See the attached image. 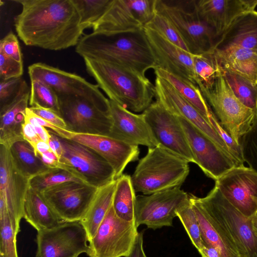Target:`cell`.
I'll return each mask as SVG.
<instances>
[{
	"instance_id": "6da1fadb",
	"label": "cell",
	"mask_w": 257,
	"mask_h": 257,
	"mask_svg": "<svg viewBox=\"0 0 257 257\" xmlns=\"http://www.w3.org/2000/svg\"><path fill=\"white\" fill-rule=\"evenodd\" d=\"M22 6L14 19L21 41L29 46L59 51L78 43L84 30L73 0H14Z\"/></svg>"
},
{
	"instance_id": "7a4b0ae2",
	"label": "cell",
	"mask_w": 257,
	"mask_h": 257,
	"mask_svg": "<svg viewBox=\"0 0 257 257\" xmlns=\"http://www.w3.org/2000/svg\"><path fill=\"white\" fill-rule=\"evenodd\" d=\"M80 56L130 68L143 75L156 69V61L144 28L110 35L92 32L76 46Z\"/></svg>"
},
{
	"instance_id": "3957f363",
	"label": "cell",
	"mask_w": 257,
	"mask_h": 257,
	"mask_svg": "<svg viewBox=\"0 0 257 257\" xmlns=\"http://www.w3.org/2000/svg\"><path fill=\"white\" fill-rule=\"evenodd\" d=\"M83 59L88 73L109 100L135 112H144L153 103L155 85L145 75L107 62Z\"/></svg>"
},
{
	"instance_id": "277c9868",
	"label": "cell",
	"mask_w": 257,
	"mask_h": 257,
	"mask_svg": "<svg viewBox=\"0 0 257 257\" xmlns=\"http://www.w3.org/2000/svg\"><path fill=\"white\" fill-rule=\"evenodd\" d=\"M188 163L159 145L149 148L131 176L135 192L148 195L180 187L189 173Z\"/></svg>"
},
{
	"instance_id": "5b68a950",
	"label": "cell",
	"mask_w": 257,
	"mask_h": 257,
	"mask_svg": "<svg viewBox=\"0 0 257 257\" xmlns=\"http://www.w3.org/2000/svg\"><path fill=\"white\" fill-rule=\"evenodd\" d=\"M192 195L208 217L234 243L241 257H257V237L251 217L236 209L215 186L204 197Z\"/></svg>"
},
{
	"instance_id": "8992f818",
	"label": "cell",
	"mask_w": 257,
	"mask_h": 257,
	"mask_svg": "<svg viewBox=\"0 0 257 257\" xmlns=\"http://www.w3.org/2000/svg\"><path fill=\"white\" fill-rule=\"evenodd\" d=\"M59 115L66 129L78 134L109 136L112 125L109 99L95 96L57 94Z\"/></svg>"
},
{
	"instance_id": "52a82bcc",
	"label": "cell",
	"mask_w": 257,
	"mask_h": 257,
	"mask_svg": "<svg viewBox=\"0 0 257 257\" xmlns=\"http://www.w3.org/2000/svg\"><path fill=\"white\" fill-rule=\"evenodd\" d=\"M202 94L222 127L240 145L241 138L250 128L257 113L237 98L221 73L213 87Z\"/></svg>"
},
{
	"instance_id": "ba28073f",
	"label": "cell",
	"mask_w": 257,
	"mask_h": 257,
	"mask_svg": "<svg viewBox=\"0 0 257 257\" xmlns=\"http://www.w3.org/2000/svg\"><path fill=\"white\" fill-rule=\"evenodd\" d=\"M59 138L62 147L59 168L97 188L116 180L112 167L94 151L74 141Z\"/></svg>"
},
{
	"instance_id": "9c48e42d",
	"label": "cell",
	"mask_w": 257,
	"mask_h": 257,
	"mask_svg": "<svg viewBox=\"0 0 257 257\" xmlns=\"http://www.w3.org/2000/svg\"><path fill=\"white\" fill-rule=\"evenodd\" d=\"M135 221L118 217L112 205L94 236L88 241V257H128L139 234Z\"/></svg>"
},
{
	"instance_id": "30bf717a",
	"label": "cell",
	"mask_w": 257,
	"mask_h": 257,
	"mask_svg": "<svg viewBox=\"0 0 257 257\" xmlns=\"http://www.w3.org/2000/svg\"><path fill=\"white\" fill-rule=\"evenodd\" d=\"M156 13L168 18L178 31L189 51L194 55L214 52L218 38L213 29L203 22L194 10L181 5L156 0Z\"/></svg>"
},
{
	"instance_id": "8fae6325",
	"label": "cell",
	"mask_w": 257,
	"mask_h": 257,
	"mask_svg": "<svg viewBox=\"0 0 257 257\" xmlns=\"http://www.w3.org/2000/svg\"><path fill=\"white\" fill-rule=\"evenodd\" d=\"M98 189L83 182L68 181L40 194L61 221L75 222L86 214Z\"/></svg>"
},
{
	"instance_id": "7c38bea8",
	"label": "cell",
	"mask_w": 257,
	"mask_h": 257,
	"mask_svg": "<svg viewBox=\"0 0 257 257\" xmlns=\"http://www.w3.org/2000/svg\"><path fill=\"white\" fill-rule=\"evenodd\" d=\"M189 200V195L180 187L136 196L135 221L138 227L145 225L156 230L172 226L176 211Z\"/></svg>"
},
{
	"instance_id": "4fadbf2b",
	"label": "cell",
	"mask_w": 257,
	"mask_h": 257,
	"mask_svg": "<svg viewBox=\"0 0 257 257\" xmlns=\"http://www.w3.org/2000/svg\"><path fill=\"white\" fill-rule=\"evenodd\" d=\"M87 232L80 221L63 222L37 231L36 257H78L89 249Z\"/></svg>"
},
{
	"instance_id": "5bb4252c",
	"label": "cell",
	"mask_w": 257,
	"mask_h": 257,
	"mask_svg": "<svg viewBox=\"0 0 257 257\" xmlns=\"http://www.w3.org/2000/svg\"><path fill=\"white\" fill-rule=\"evenodd\" d=\"M143 113L158 145L188 163H195L178 116L167 110L157 100Z\"/></svg>"
},
{
	"instance_id": "9a60e30c",
	"label": "cell",
	"mask_w": 257,
	"mask_h": 257,
	"mask_svg": "<svg viewBox=\"0 0 257 257\" xmlns=\"http://www.w3.org/2000/svg\"><path fill=\"white\" fill-rule=\"evenodd\" d=\"M178 117L195 164L207 177L216 181L233 168L240 167L232 157L205 134L183 118Z\"/></svg>"
},
{
	"instance_id": "2e32d148",
	"label": "cell",
	"mask_w": 257,
	"mask_h": 257,
	"mask_svg": "<svg viewBox=\"0 0 257 257\" xmlns=\"http://www.w3.org/2000/svg\"><path fill=\"white\" fill-rule=\"evenodd\" d=\"M223 197L247 217L257 210V173L249 167H234L215 181Z\"/></svg>"
},
{
	"instance_id": "e0dca14e",
	"label": "cell",
	"mask_w": 257,
	"mask_h": 257,
	"mask_svg": "<svg viewBox=\"0 0 257 257\" xmlns=\"http://www.w3.org/2000/svg\"><path fill=\"white\" fill-rule=\"evenodd\" d=\"M30 179L16 167L10 149L0 146V197L5 201L12 222L19 232L24 218L25 197L30 187Z\"/></svg>"
},
{
	"instance_id": "ac0fdd59",
	"label": "cell",
	"mask_w": 257,
	"mask_h": 257,
	"mask_svg": "<svg viewBox=\"0 0 257 257\" xmlns=\"http://www.w3.org/2000/svg\"><path fill=\"white\" fill-rule=\"evenodd\" d=\"M155 89L156 100L164 107L174 114L191 123L234 159L225 142L209 121L169 82L156 76Z\"/></svg>"
},
{
	"instance_id": "d6986e66",
	"label": "cell",
	"mask_w": 257,
	"mask_h": 257,
	"mask_svg": "<svg viewBox=\"0 0 257 257\" xmlns=\"http://www.w3.org/2000/svg\"><path fill=\"white\" fill-rule=\"evenodd\" d=\"M144 30L156 59V68L197 85L194 72V55L172 43L151 29L144 27Z\"/></svg>"
},
{
	"instance_id": "ffe728a7",
	"label": "cell",
	"mask_w": 257,
	"mask_h": 257,
	"mask_svg": "<svg viewBox=\"0 0 257 257\" xmlns=\"http://www.w3.org/2000/svg\"><path fill=\"white\" fill-rule=\"evenodd\" d=\"M30 80L41 81L59 94L95 96L103 94L97 84H93L81 76L42 62L28 68Z\"/></svg>"
},
{
	"instance_id": "44dd1931",
	"label": "cell",
	"mask_w": 257,
	"mask_h": 257,
	"mask_svg": "<svg viewBox=\"0 0 257 257\" xmlns=\"http://www.w3.org/2000/svg\"><path fill=\"white\" fill-rule=\"evenodd\" d=\"M109 102L112 125L109 137L133 146H158L143 113L135 114L114 101Z\"/></svg>"
},
{
	"instance_id": "7402d4cb",
	"label": "cell",
	"mask_w": 257,
	"mask_h": 257,
	"mask_svg": "<svg viewBox=\"0 0 257 257\" xmlns=\"http://www.w3.org/2000/svg\"><path fill=\"white\" fill-rule=\"evenodd\" d=\"M70 140L89 147L104 158L113 168L115 179L123 174L128 164L139 159L138 146L126 144L109 136L72 132Z\"/></svg>"
},
{
	"instance_id": "603a6c76",
	"label": "cell",
	"mask_w": 257,
	"mask_h": 257,
	"mask_svg": "<svg viewBox=\"0 0 257 257\" xmlns=\"http://www.w3.org/2000/svg\"><path fill=\"white\" fill-rule=\"evenodd\" d=\"M193 5L199 18L213 29L218 40L237 17L255 10L257 0H193Z\"/></svg>"
},
{
	"instance_id": "cb8c5ba5",
	"label": "cell",
	"mask_w": 257,
	"mask_h": 257,
	"mask_svg": "<svg viewBox=\"0 0 257 257\" xmlns=\"http://www.w3.org/2000/svg\"><path fill=\"white\" fill-rule=\"evenodd\" d=\"M239 48L257 51V11L244 13L234 19L219 37L214 51Z\"/></svg>"
},
{
	"instance_id": "d4e9b609",
	"label": "cell",
	"mask_w": 257,
	"mask_h": 257,
	"mask_svg": "<svg viewBox=\"0 0 257 257\" xmlns=\"http://www.w3.org/2000/svg\"><path fill=\"white\" fill-rule=\"evenodd\" d=\"M93 32L104 35L143 30L128 0H111L105 13L94 25Z\"/></svg>"
},
{
	"instance_id": "484cf974",
	"label": "cell",
	"mask_w": 257,
	"mask_h": 257,
	"mask_svg": "<svg viewBox=\"0 0 257 257\" xmlns=\"http://www.w3.org/2000/svg\"><path fill=\"white\" fill-rule=\"evenodd\" d=\"M189 198L198 218L204 245L215 248L221 257H241L234 243L208 217L192 194L189 195Z\"/></svg>"
},
{
	"instance_id": "4316f807",
	"label": "cell",
	"mask_w": 257,
	"mask_h": 257,
	"mask_svg": "<svg viewBox=\"0 0 257 257\" xmlns=\"http://www.w3.org/2000/svg\"><path fill=\"white\" fill-rule=\"evenodd\" d=\"M30 91L0 112V144L10 148L15 142L24 140L22 124L28 107Z\"/></svg>"
},
{
	"instance_id": "83f0119b",
	"label": "cell",
	"mask_w": 257,
	"mask_h": 257,
	"mask_svg": "<svg viewBox=\"0 0 257 257\" xmlns=\"http://www.w3.org/2000/svg\"><path fill=\"white\" fill-rule=\"evenodd\" d=\"M214 52L220 66L257 84V51L232 48Z\"/></svg>"
},
{
	"instance_id": "f1b7e54d",
	"label": "cell",
	"mask_w": 257,
	"mask_h": 257,
	"mask_svg": "<svg viewBox=\"0 0 257 257\" xmlns=\"http://www.w3.org/2000/svg\"><path fill=\"white\" fill-rule=\"evenodd\" d=\"M24 218L37 231L53 228L63 222L52 210L40 193L30 187L25 199Z\"/></svg>"
},
{
	"instance_id": "f546056e",
	"label": "cell",
	"mask_w": 257,
	"mask_h": 257,
	"mask_svg": "<svg viewBox=\"0 0 257 257\" xmlns=\"http://www.w3.org/2000/svg\"><path fill=\"white\" fill-rule=\"evenodd\" d=\"M116 185V179L99 188L88 211L80 221L87 232L88 241L94 236L112 205Z\"/></svg>"
},
{
	"instance_id": "4dcf8cb0",
	"label": "cell",
	"mask_w": 257,
	"mask_h": 257,
	"mask_svg": "<svg viewBox=\"0 0 257 257\" xmlns=\"http://www.w3.org/2000/svg\"><path fill=\"white\" fill-rule=\"evenodd\" d=\"M9 149L15 166L29 179L50 168L43 163L32 146L25 140L14 143Z\"/></svg>"
},
{
	"instance_id": "1f68e13d",
	"label": "cell",
	"mask_w": 257,
	"mask_h": 257,
	"mask_svg": "<svg viewBox=\"0 0 257 257\" xmlns=\"http://www.w3.org/2000/svg\"><path fill=\"white\" fill-rule=\"evenodd\" d=\"M154 70L156 76L169 82L208 121V117L213 111L197 85L163 69L156 68Z\"/></svg>"
},
{
	"instance_id": "d6a6232c",
	"label": "cell",
	"mask_w": 257,
	"mask_h": 257,
	"mask_svg": "<svg viewBox=\"0 0 257 257\" xmlns=\"http://www.w3.org/2000/svg\"><path fill=\"white\" fill-rule=\"evenodd\" d=\"M135 193L131 176L122 174L116 179L112 207L120 218L127 221L135 220Z\"/></svg>"
},
{
	"instance_id": "836d02e7",
	"label": "cell",
	"mask_w": 257,
	"mask_h": 257,
	"mask_svg": "<svg viewBox=\"0 0 257 257\" xmlns=\"http://www.w3.org/2000/svg\"><path fill=\"white\" fill-rule=\"evenodd\" d=\"M195 81L202 93L211 90L221 74L220 66L214 52L194 55Z\"/></svg>"
},
{
	"instance_id": "e575fe53",
	"label": "cell",
	"mask_w": 257,
	"mask_h": 257,
	"mask_svg": "<svg viewBox=\"0 0 257 257\" xmlns=\"http://www.w3.org/2000/svg\"><path fill=\"white\" fill-rule=\"evenodd\" d=\"M220 66L222 76L235 96L244 105L257 113V84Z\"/></svg>"
},
{
	"instance_id": "d590c367",
	"label": "cell",
	"mask_w": 257,
	"mask_h": 257,
	"mask_svg": "<svg viewBox=\"0 0 257 257\" xmlns=\"http://www.w3.org/2000/svg\"><path fill=\"white\" fill-rule=\"evenodd\" d=\"M18 233L12 222L6 203L0 197V257H19L17 247Z\"/></svg>"
},
{
	"instance_id": "8d00e7d4",
	"label": "cell",
	"mask_w": 257,
	"mask_h": 257,
	"mask_svg": "<svg viewBox=\"0 0 257 257\" xmlns=\"http://www.w3.org/2000/svg\"><path fill=\"white\" fill-rule=\"evenodd\" d=\"M30 107H40L52 110L59 114L58 96L49 86L39 80H30Z\"/></svg>"
},
{
	"instance_id": "74e56055",
	"label": "cell",
	"mask_w": 257,
	"mask_h": 257,
	"mask_svg": "<svg viewBox=\"0 0 257 257\" xmlns=\"http://www.w3.org/2000/svg\"><path fill=\"white\" fill-rule=\"evenodd\" d=\"M111 0H73L80 17V25L85 29L93 28L101 18Z\"/></svg>"
},
{
	"instance_id": "f35d334b",
	"label": "cell",
	"mask_w": 257,
	"mask_h": 257,
	"mask_svg": "<svg viewBox=\"0 0 257 257\" xmlns=\"http://www.w3.org/2000/svg\"><path fill=\"white\" fill-rule=\"evenodd\" d=\"M68 181L83 182L69 171L55 168H50L47 171L31 178L29 183L32 189L41 193L47 188Z\"/></svg>"
},
{
	"instance_id": "ab89813d",
	"label": "cell",
	"mask_w": 257,
	"mask_h": 257,
	"mask_svg": "<svg viewBox=\"0 0 257 257\" xmlns=\"http://www.w3.org/2000/svg\"><path fill=\"white\" fill-rule=\"evenodd\" d=\"M176 215L193 245L197 250L200 249L204 243L198 218L190 200L177 209Z\"/></svg>"
},
{
	"instance_id": "60d3db41",
	"label": "cell",
	"mask_w": 257,
	"mask_h": 257,
	"mask_svg": "<svg viewBox=\"0 0 257 257\" xmlns=\"http://www.w3.org/2000/svg\"><path fill=\"white\" fill-rule=\"evenodd\" d=\"M0 80L1 112L24 94L30 92V87L22 77Z\"/></svg>"
},
{
	"instance_id": "b9f144b4",
	"label": "cell",
	"mask_w": 257,
	"mask_h": 257,
	"mask_svg": "<svg viewBox=\"0 0 257 257\" xmlns=\"http://www.w3.org/2000/svg\"><path fill=\"white\" fill-rule=\"evenodd\" d=\"M145 27L156 31L172 43L189 52L178 31L166 17L156 13L152 20Z\"/></svg>"
},
{
	"instance_id": "7bdbcfd3",
	"label": "cell",
	"mask_w": 257,
	"mask_h": 257,
	"mask_svg": "<svg viewBox=\"0 0 257 257\" xmlns=\"http://www.w3.org/2000/svg\"><path fill=\"white\" fill-rule=\"evenodd\" d=\"M240 146L244 162L257 173V114L250 128L241 138Z\"/></svg>"
},
{
	"instance_id": "ee69618b",
	"label": "cell",
	"mask_w": 257,
	"mask_h": 257,
	"mask_svg": "<svg viewBox=\"0 0 257 257\" xmlns=\"http://www.w3.org/2000/svg\"><path fill=\"white\" fill-rule=\"evenodd\" d=\"M23 62H20L0 52V80H6L21 77Z\"/></svg>"
},
{
	"instance_id": "f6af8a7d",
	"label": "cell",
	"mask_w": 257,
	"mask_h": 257,
	"mask_svg": "<svg viewBox=\"0 0 257 257\" xmlns=\"http://www.w3.org/2000/svg\"><path fill=\"white\" fill-rule=\"evenodd\" d=\"M130 5L139 21L145 26L154 18L156 0H128Z\"/></svg>"
},
{
	"instance_id": "bcb514c9",
	"label": "cell",
	"mask_w": 257,
	"mask_h": 257,
	"mask_svg": "<svg viewBox=\"0 0 257 257\" xmlns=\"http://www.w3.org/2000/svg\"><path fill=\"white\" fill-rule=\"evenodd\" d=\"M0 52L20 62H23V56L17 36L9 32L0 40Z\"/></svg>"
},
{
	"instance_id": "7dc6e473",
	"label": "cell",
	"mask_w": 257,
	"mask_h": 257,
	"mask_svg": "<svg viewBox=\"0 0 257 257\" xmlns=\"http://www.w3.org/2000/svg\"><path fill=\"white\" fill-rule=\"evenodd\" d=\"M26 117L35 121L40 125L45 127L49 128L50 130L53 131L60 137L67 139H70L71 138L72 132L66 129L57 126L44 119L35 114L29 107H28L26 109Z\"/></svg>"
},
{
	"instance_id": "c3c4849f",
	"label": "cell",
	"mask_w": 257,
	"mask_h": 257,
	"mask_svg": "<svg viewBox=\"0 0 257 257\" xmlns=\"http://www.w3.org/2000/svg\"><path fill=\"white\" fill-rule=\"evenodd\" d=\"M29 107L35 114L44 119L57 126L66 129L65 122L61 116L57 112L52 110L40 107Z\"/></svg>"
},
{
	"instance_id": "681fc988",
	"label": "cell",
	"mask_w": 257,
	"mask_h": 257,
	"mask_svg": "<svg viewBox=\"0 0 257 257\" xmlns=\"http://www.w3.org/2000/svg\"><path fill=\"white\" fill-rule=\"evenodd\" d=\"M22 135L24 140L28 142L33 148L41 140L33 124L26 117L22 124Z\"/></svg>"
},
{
	"instance_id": "f907efd6",
	"label": "cell",
	"mask_w": 257,
	"mask_h": 257,
	"mask_svg": "<svg viewBox=\"0 0 257 257\" xmlns=\"http://www.w3.org/2000/svg\"><path fill=\"white\" fill-rule=\"evenodd\" d=\"M128 257H147L143 246V232H139L134 249Z\"/></svg>"
},
{
	"instance_id": "816d5d0a",
	"label": "cell",
	"mask_w": 257,
	"mask_h": 257,
	"mask_svg": "<svg viewBox=\"0 0 257 257\" xmlns=\"http://www.w3.org/2000/svg\"><path fill=\"white\" fill-rule=\"evenodd\" d=\"M34 126V128L41 140L48 143L51 135L49 130L40 125L35 121L26 117Z\"/></svg>"
},
{
	"instance_id": "f5cc1de1",
	"label": "cell",
	"mask_w": 257,
	"mask_h": 257,
	"mask_svg": "<svg viewBox=\"0 0 257 257\" xmlns=\"http://www.w3.org/2000/svg\"><path fill=\"white\" fill-rule=\"evenodd\" d=\"M198 251L202 257H221L218 250L211 246L203 245Z\"/></svg>"
},
{
	"instance_id": "db71d44e",
	"label": "cell",
	"mask_w": 257,
	"mask_h": 257,
	"mask_svg": "<svg viewBox=\"0 0 257 257\" xmlns=\"http://www.w3.org/2000/svg\"><path fill=\"white\" fill-rule=\"evenodd\" d=\"M34 150L37 156L39 154L52 151L48 143L42 140H40L37 143Z\"/></svg>"
},
{
	"instance_id": "11a10c76",
	"label": "cell",
	"mask_w": 257,
	"mask_h": 257,
	"mask_svg": "<svg viewBox=\"0 0 257 257\" xmlns=\"http://www.w3.org/2000/svg\"><path fill=\"white\" fill-rule=\"evenodd\" d=\"M251 218L252 228L255 235L257 237V210Z\"/></svg>"
}]
</instances>
